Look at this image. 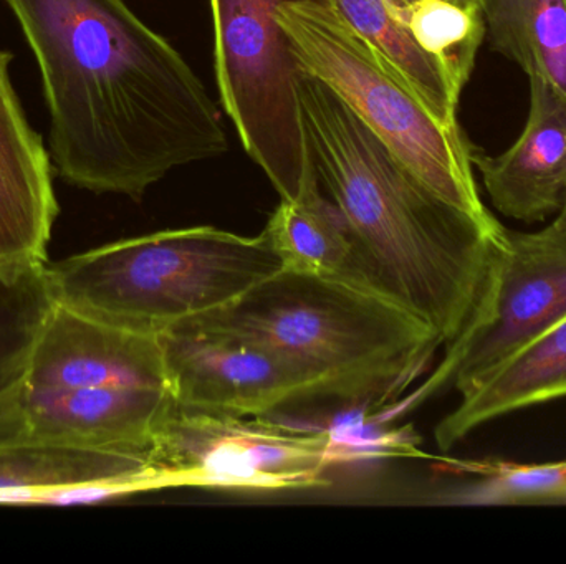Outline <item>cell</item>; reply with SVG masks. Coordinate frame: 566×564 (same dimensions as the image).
<instances>
[{
    "instance_id": "cell-1",
    "label": "cell",
    "mask_w": 566,
    "mask_h": 564,
    "mask_svg": "<svg viewBox=\"0 0 566 564\" xmlns=\"http://www.w3.org/2000/svg\"><path fill=\"white\" fill-rule=\"evenodd\" d=\"M35 53L50 158L69 184L139 199L226 155L218 105L185 56L125 0H7Z\"/></svg>"
},
{
    "instance_id": "cell-2",
    "label": "cell",
    "mask_w": 566,
    "mask_h": 564,
    "mask_svg": "<svg viewBox=\"0 0 566 564\" xmlns=\"http://www.w3.org/2000/svg\"><path fill=\"white\" fill-rule=\"evenodd\" d=\"M298 99L322 188L345 212L386 297L448 347L481 304L509 228L439 198L333 89L303 70Z\"/></svg>"
},
{
    "instance_id": "cell-3",
    "label": "cell",
    "mask_w": 566,
    "mask_h": 564,
    "mask_svg": "<svg viewBox=\"0 0 566 564\" xmlns=\"http://www.w3.org/2000/svg\"><path fill=\"white\" fill-rule=\"evenodd\" d=\"M191 320L268 344L308 376L318 400L352 407L392 403L442 347L396 301L289 268Z\"/></svg>"
},
{
    "instance_id": "cell-4",
    "label": "cell",
    "mask_w": 566,
    "mask_h": 564,
    "mask_svg": "<svg viewBox=\"0 0 566 564\" xmlns=\"http://www.w3.org/2000/svg\"><path fill=\"white\" fill-rule=\"evenodd\" d=\"M281 268L264 231L245 237L199 225L46 260L45 274L59 307L128 333L159 338L232 304Z\"/></svg>"
},
{
    "instance_id": "cell-5",
    "label": "cell",
    "mask_w": 566,
    "mask_h": 564,
    "mask_svg": "<svg viewBox=\"0 0 566 564\" xmlns=\"http://www.w3.org/2000/svg\"><path fill=\"white\" fill-rule=\"evenodd\" d=\"M279 20L303 72L322 79L439 198L489 221L472 142L439 121L411 86L323 0L282 3Z\"/></svg>"
},
{
    "instance_id": "cell-6",
    "label": "cell",
    "mask_w": 566,
    "mask_h": 564,
    "mask_svg": "<svg viewBox=\"0 0 566 564\" xmlns=\"http://www.w3.org/2000/svg\"><path fill=\"white\" fill-rule=\"evenodd\" d=\"M295 0H211L214 70L222 108L281 199L315 171L298 99L302 73L279 20Z\"/></svg>"
},
{
    "instance_id": "cell-7",
    "label": "cell",
    "mask_w": 566,
    "mask_h": 564,
    "mask_svg": "<svg viewBox=\"0 0 566 564\" xmlns=\"http://www.w3.org/2000/svg\"><path fill=\"white\" fill-rule=\"evenodd\" d=\"M565 318L566 242L542 231H507L504 251L468 327L446 347L441 364L405 401V409L449 390L469 396Z\"/></svg>"
},
{
    "instance_id": "cell-8",
    "label": "cell",
    "mask_w": 566,
    "mask_h": 564,
    "mask_svg": "<svg viewBox=\"0 0 566 564\" xmlns=\"http://www.w3.org/2000/svg\"><path fill=\"white\" fill-rule=\"evenodd\" d=\"M336 460L332 434L290 429L264 416H212L176 407L156 433L149 464L165 489H310Z\"/></svg>"
},
{
    "instance_id": "cell-9",
    "label": "cell",
    "mask_w": 566,
    "mask_h": 564,
    "mask_svg": "<svg viewBox=\"0 0 566 564\" xmlns=\"http://www.w3.org/2000/svg\"><path fill=\"white\" fill-rule=\"evenodd\" d=\"M158 341L166 391L178 409L261 417L286 404L318 400L298 366L252 338L188 320Z\"/></svg>"
},
{
    "instance_id": "cell-10",
    "label": "cell",
    "mask_w": 566,
    "mask_h": 564,
    "mask_svg": "<svg viewBox=\"0 0 566 564\" xmlns=\"http://www.w3.org/2000/svg\"><path fill=\"white\" fill-rule=\"evenodd\" d=\"M165 489L148 457L43 440L0 444V503L80 506Z\"/></svg>"
},
{
    "instance_id": "cell-11",
    "label": "cell",
    "mask_w": 566,
    "mask_h": 564,
    "mask_svg": "<svg viewBox=\"0 0 566 564\" xmlns=\"http://www.w3.org/2000/svg\"><path fill=\"white\" fill-rule=\"evenodd\" d=\"M531 108L517 141L499 156L472 145V166L492 204L515 221H547L557 214L566 185V95L528 76Z\"/></svg>"
},
{
    "instance_id": "cell-12",
    "label": "cell",
    "mask_w": 566,
    "mask_h": 564,
    "mask_svg": "<svg viewBox=\"0 0 566 564\" xmlns=\"http://www.w3.org/2000/svg\"><path fill=\"white\" fill-rule=\"evenodd\" d=\"M0 50V265L45 264L59 215L52 158L12 88Z\"/></svg>"
},
{
    "instance_id": "cell-13",
    "label": "cell",
    "mask_w": 566,
    "mask_h": 564,
    "mask_svg": "<svg viewBox=\"0 0 566 564\" xmlns=\"http://www.w3.org/2000/svg\"><path fill=\"white\" fill-rule=\"evenodd\" d=\"M282 268L318 275L386 297L345 212L323 194L312 172L293 199H282L264 228Z\"/></svg>"
},
{
    "instance_id": "cell-14",
    "label": "cell",
    "mask_w": 566,
    "mask_h": 564,
    "mask_svg": "<svg viewBox=\"0 0 566 564\" xmlns=\"http://www.w3.org/2000/svg\"><path fill=\"white\" fill-rule=\"evenodd\" d=\"M566 397V318L495 370L436 426L442 453L492 421Z\"/></svg>"
},
{
    "instance_id": "cell-15",
    "label": "cell",
    "mask_w": 566,
    "mask_h": 564,
    "mask_svg": "<svg viewBox=\"0 0 566 564\" xmlns=\"http://www.w3.org/2000/svg\"><path fill=\"white\" fill-rule=\"evenodd\" d=\"M45 264L0 265V444L23 440V383L40 331L55 307Z\"/></svg>"
},
{
    "instance_id": "cell-16",
    "label": "cell",
    "mask_w": 566,
    "mask_h": 564,
    "mask_svg": "<svg viewBox=\"0 0 566 564\" xmlns=\"http://www.w3.org/2000/svg\"><path fill=\"white\" fill-rule=\"evenodd\" d=\"M494 52L566 95V0H479Z\"/></svg>"
},
{
    "instance_id": "cell-17",
    "label": "cell",
    "mask_w": 566,
    "mask_h": 564,
    "mask_svg": "<svg viewBox=\"0 0 566 564\" xmlns=\"http://www.w3.org/2000/svg\"><path fill=\"white\" fill-rule=\"evenodd\" d=\"M365 39L411 86L426 108L446 126H459L461 95L436 63L422 55L391 22L379 0H323Z\"/></svg>"
},
{
    "instance_id": "cell-18",
    "label": "cell",
    "mask_w": 566,
    "mask_h": 564,
    "mask_svg": "<svg viewBox=\"0 0 566 564\" xmlns=\"http://www.w3.org/2000/svg\"><path fill=\"white\" fill-rule=\"evenodd\" d=\"M461 483L452 502L478 507L566 506V459L517 464L507 460L452 462Z\"/></svg>"
},
{
    "instance_id": "cell-19",
    "label": "cell",
    "mask_w": 566,
    "mask_h": 564,
    "mask_svg": "<svg viewBox=\"0 0 566 564\" xmlns=\"http://www.w3.org/2000/svg\"><path fill=\"white\" fill-rule=\"evenodd\" d=\"M545 235L548 237L557 238V241L566 242V185L564 192V201H562L560 209L555 214L554 221L544 228Z\"/></svg>"
},
{
    "instance_id": "cell-20",
    "label": "cell",
    "mask_w": 566,
    "mask_h": 564,
    "mask_svg": "<svg viewBox=\"0 0 566 564\" xmlns=\"http://www.w3.org/2000/svg\"><path fill=\"white\" fill-rule=\"evenodd\" d=\"M475 2H478V3H479V0H475Z\"/></svg>"
}]
</instances>
